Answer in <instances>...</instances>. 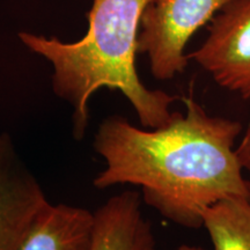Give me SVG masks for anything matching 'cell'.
Segmentation results:
<instances>
[{
    "label": "cell",
    "mask_w": 250,
    "mask_h": 250,
    "mask_svg": "<svg viewBox=\"0 0 250 250\" xmlns=\"http://www.w3.org/2000/svg\"><path fill=\"white\" fill-rule=\"evenodd\" d=\"M202 227L213 250H250V198L232 197L208 206L203 211Z\"/></svg>",
    "instance_id": "8"
},
{
    "label": "cell",
    "mask_w": 250,
    "mask_h": 250,
    "mask_svg": "<svg viewBox=\"0 0 250 250\" xmlns=\"http://www.w3.org/2000/svg\"><path fill=\"white\" fill-rule=\"evenodd\" d=\"M232 1L152 0L142 17L138 54L147 55L153 77L169 80L183 73L190 61L188 42Z\"/></svg>",
    "instance_id": "3"
},
{
    "label": "cell",
    "mask_w": 250,
    "mask_h": 250,
    "mask_svg": "<svg viewBox=\"0 0 250 250\" xmlns=\"http://www.w3.org/2000/svg\"><path fill=\"white\" fill-rule=\"evenodd\" d=\"M142 202L139 191L125 190L99 206L90 250H158Z\"/></svg>",
    "instance_id": "6"
},
{
    "label": "cell",
    "mask_w": 250,
    "mask_h": 250,
    "mask_svg": "<svg viewBox=\"0 0 250 250\" xmlns=\"http://www.w3.org/2000/svg\"><path fill=\"white\" fill-rule=\"evenodd\" d=\"M186 110L168 124L140 129L126 118L102 121L94 149L104 167L96 189L133 186L162 217L187 228L202 227L203 211L232 197L250 198V182L236 156L243 126L210 115L193 96L181 98Z\"/></svg>",
    "instance_id": "1"
},
{
    "label": "cell",
    "mask_w": 250,
    "mask_h": 250,
    "mask_svg": "<svg viewBox=\"0 0 250 250\" xmlns=\"http://www.w3.org/2000/svg\"><path fill=\"white\" fill-rule=\"evenodd\" d=\"M235 151L239 164L250 182V125L245 132H242Z\"/></svg>",
    "instance_id": "9"
},
{
    "label": "cell",
    "mask_w": 250,
    "mask_h": 250,
    "mask_svg": "<svg viewBox=\"0 0 250 250\" xmlns=\"http://www.w3.org/2000/svg\"><path fill=\"white\" fill-rule=\"evenodd\" d=\"M94 224V212L85 208L49 203L19 250H90Z\"/></svg>",
    "instance_id": "7"
},
{
    "label": "cell",
    "mask_w": 250,
    "mask_h": 250,
    "mask_svg": "<svg viewBox=\"0 0 250 250\" xmlns=\"http://www.w3.org/2000/svg\"><path fill=\"white\" fill-rule=\"evenodd\" d=\"M152 0H93L86 35L77 42L20 33L21 42L52 66V89L73 109V134L85 137L89 102L101 88L120 90L144 127L168 124L177 96L149 89L136 67L142 17Z\"/></svg>",
    "instance_id": "2"
},
{
    "label": "cell",
    "mask_w": 250,
    "mask_h": 250,
    "mask_svg": "<svg viewBox=\"0 0 250 250\" xmlns=\"http://www.w3.org/2000/svg\"><path fill=\"white\" fill-rule=\"evenodd\" d=\"M49 204L42 187L0 134V250H19L41 211Z\"/></svg>",
    "instance_id": "5"
},
{
    "label": "cell",
    "mask_w": 250,
    "mask_h": 250,
    "mask_svg": "<svg viewBox=\"0 0 250 250\" xmlns=\"http://www.w3.org/2000/svg\"><path fill=\"white\" fill-rule=\"evenodd\" d=\"M175 250H206L204 248H202V247H198V246H190V245H182L180 247H177Z\"/></svg>",
    "instance_id": "10"
},
{
    "label": "cell",
    "mask_w": 250,
    "mask_h": 250,
    "mask_svg": "<svg viewBox=\"0 0 250 250\" xmlns=\"http://www.w3.org/2000/svg\"><path fill=\"white\" fill-rule=\"evenodd\" d=\"M188 56L218 86L250 101V0H233L219 12L204 42Z\"/></svg>",
    "instance_id": "4"
}]
</instances>
